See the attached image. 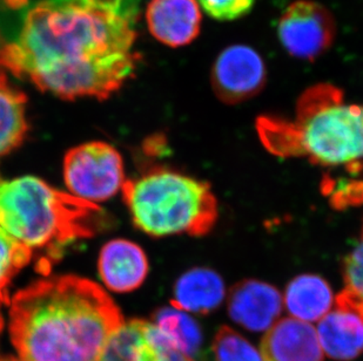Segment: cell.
Returning a JSON list of instances; mask_svg holds the SVG:
<instances>
[{"mask_svg":"<svg viewBox=\"0 0 363 361\" xmlns=\"http://www.w3.org/2000/svg\"><path fill=\"white\" fill-rule=\"evenodd\" d=\"M228 314L252 332L268 331L279 321L284 297L277 287L257 280H241L228 293Z\"/></svg>","mask_w":363,"mask_h":361,"instance_id":"obj_11","label":"cell"},{"mask_svg":"<svg viewBox=\"0 0 363 361\" xmlns=\"http://www.w3.org/2000/svg\"><path fill=\"white\" fill-rule=\"evenodd\" d=\"M23 1H24V0H13V3H16L17 4H23Z\"/></svg>","mask_w":363,"mask_h":361,"instance_id":"obj_26","label":"cell"},{"mask_svg":"<svg viewBox=\"0 0 363 361\" xmlns=\"http://www.w3.org/2000/svg\"><path fill=\"white\" fill-rule=\"evenodd\" d=\"M64 180L74 197L89 203L104 202L123 189L121 155L105 142H89L69 150L64 160Z\"/></svg>","mask_w":363,"mask_h":361,"instance_id":"obj_6","label":"cell"},{"mask_svg":"<svg viewBox=\"0 0 363 361\" xmlns=\"http://www.w3.org/2000/svg\"><path fill=\"white\" fill-rule=\"evenodd\" d=\"M318 337L325 355L350 361L363 353V304L342 290L334 306L319 321Z\"/></svg>","mask_w":363,"mask_h":361,"instance_id":"obj_10","label":"cell"},{"mask_svg":"<svg viewBox=\"0 0 363 361\" xmlns=\"http://www.w3.org/2000/svg\"><path fill=\"white\" fill-rule=\"evenodd\" d=\"M146 21L157 40L171 47H182L199 35L202 16L196 0H151Z\"/></svg>","mask_w":363,"mask_h":361,"instance_id":"obj_12","label":"cell"},{"mask_svg":"<svg viewBox=\"0 0 363 361\" xmlns=\"http://www.w3.org/2000/svg\"><path fill=\"white\" fill-rule=\"evenodd\" d=\"M225 296V283L219 273L194 268L177 280L172 306L184 312L208 314L221 305Z\"/></svg>","mask_w":363,"mask_h":361,"instance_id":"obj_15","label":"cell"},{"mask_svg":"<svg viewBox=\"0 0 363 361\" xmlns=\"http://www.w3.org/2000/svg\"><path fill=\"white\" fill-rule=\"evenodd\" d=\"M98 361H194L155 326L133 319L123 321Z\"/></svg>","mask_w":363,"mask_h":361,"instance_id":"obj_9","label":"cell"},{"mask_svg":"<svg viewBox=\"0 0 363 361\" xmlns=\"http://www.w3.org/2000/svg\"><path fill=\"white\" fill-rule=\"evenodd\" d=\"M141 0H39L7 42V71L62 99H106L135 69Z\"/></svg>","mask_w":363,"mask_h":361,"instance_id":"obj_1","label":"cell"},{"mask_svg":"<svg viewBox=\"0 0 363 361\" xmlns=\"http://www.w3.org/2000/svg\"><path fill=\"white\" fill-rule=\"evenodd\" d=\"M264 361H323L315 327L288 317L277 321L261 340Z\"/></svg>","mask_w":363,"mask_h":361,"instance_id":"obj_13","label":"cell"},{"mask_svg":"<svg viewBox=\"0 0 363 361\" xmlns=\"http://www.w3.org/2000/svg\"><path fill=\"white\" fill-rule=\"evenodd\" d=\"M345 291L363 304V227L353 249L343 260Z\"/></svg>","mask_w":363,"mask_h":361,"instance_id":"obj_21","label":"cell"},{"mask_svg":"<svg viewBox=\"0 0 363 361\" xmlns=\"http://www.w3.org/2000/svg\"><path fill=\"white\" fill-rule=\"evenodd\" d=\"M216 361H264L260 352L237 331L220 327L213 340Z\"/></svg>","mask_w":363,"mask_h":361,"instance_id":"obj_20","label":"cell"},{"mask_svg":"<svg viewBox=\"0 0 363 361\" xmlns=\"http://www.w3.org/2000/svg\"><path fill=\"white\" fill-rule=\"evenodd\" d=\"M155 325L177 348L193 358L202 344L201 328L189 314L175 307H162L155 314Z\"/></svg>","mask_w":363,"mask_h":361,"instance_id":"obj_18","label":"cell"},{"mask_svg":"<svg viewBox=\"0 0 363 361\" xmlns=\"http://www.w3.org/2000/svg\"><path fill=\"white\" fill-rule=\"evenodd\" d=\"M332 287L323 277L301 275L286 287L284 305L291 318L305 323L320 321L334 306Z\"/></svg>","mask_w":363,"mask_h":361,"instance_id":"obj_16","label":"cell"},{"mask_svg":"<svg viewBox=\"0 0 363 361\" xmlns=\"http://www.w3.org/2000/svg\"><path fill=\"white\" fill-rule=\"evenodd\" d=\"M99 214L98 205L35 176L0 178V227L32 253L58 257L62 248L94 234Z\"/></svg>","mask_w":363,"mask_h":361,"instance_id":"obj_4","label":"cell"},{"mask_svg":"<svg viewBox=\"0 0 363 361\" xmlns=\"http://www.w3.org/2000/svg\"><path fill=\"white\" fill-rule=\"evenodd\" d=\"M31 250L11 237L0 227V304L9 299V287L14 276L31 262Z\"/></svg>","mask_w":363,"mask_h":361,"instance_id":"obj_19","label":"cell"},{"mask_svg":"<svg viewBox=\"0 0 363 361\" xmlns=\"http://www.w3.org/2000/svg\"><path fill=\"white\" fill-rule=\"evenodd\" d=\"M28 132L26 96L0 71V157L17 148Z\"/></svg>","mask_w":363,"mask_h":361,"instance_id":"obj_17","label":"cell"},{"mask_svg":"<svg viewBox=\"0 0 363 361\" xmlns=\"http://www.w3.org/2000/svg\"><path fill=\"white\" fill-rule=\"evenodd\" d=\"M257 135L264 148L282 159L302 157L329 171H339L323 188L334 208L363 203V105L348 103L332 84H318L298 98L293 119L262 115Z\"/></svg>","mask_w":363,"mask_h":361,"instance_id":"obj_3","label":"cell"},{"mask_svg":"<svg viewBox=\"0 0 363 361\" xmlns=\"http://www.w3.org/2000/svg\"><path fill=\"white\" fill-rule=\"evenodd\" d=\"M278 35L282 47L291 57L313 62L334 42L335 21L321 4L298 0L284 11L279 21Z\"/></svg>","mask_w":363,"mask_h":361,"instance_id":"obj_7","label":"cell"},{"mask_svg":"<svg viewBox=\"0 0 363 361\" xmlns=\"http://www.w3.org/2000/svg\"><path fill=\"white\" fill-rule=\"evenodd\" d=\"M211 81L213 91L223 103L237 105L262 91L267 81V69L254 48L232 45L218 55Z\"/></svg>","mask_w":363,"mask_h":361,"instance_id":"obj_8","label":"cell"},{"mask_svg":"<svg viewBox=\"0 0 363 361\" xmlns=\"http://www.w3.org/2000/svg\"><path fill=\"white\" fill-rule=\"evenodd\" d=\"M133 223L153 237H201L219 217L216 195L203 180L168 169L150 171L123 185Z\"/></svg>","mask_w":363,"mask_h":361,"instance_id":"obj_5","label":"cell"},{"mask_svg":"<svg viewBox=\"0 0 363 361\" xmlns=\"http://www.w3.org/2000/svg\"><path fill=\"white\" fill-rule=\"evenodd\" d=\"M213 19L230 21L250 13L255 0H196Z\"/></svg>","mask_w":363,"mask_h":361,"instance_id":"obj_22","label":"cell"},{"mask_svg":"<svg viewBox=\"0 0 363 361\" xmlns=\"http://www.w3.org/2000/svg\"><path fill=\"white\" fill-rule=\"evenodd\" d=\"M0 361H23L16 358H0Z\"/></svg>","mask_w":363,"mask_h":361,"instance_id":"obj_24","label":"cell"},{"mask_svg":"<svg viewBox=\"0 0 363 361\" xmlns=\"http://www.w3.org/2000/svg\"><path fill=\"white\" fill-rule=\"evenodd\" d=\"M148 269L144 250L126 239L111 241L100 253V277L114 292H130L138 289L146 280Z\"/></svg>","mask_w":363,"mask_h":361,"instance_id":"obj_14","label":"cell"},{"mask_svg":"<svg viewBox=\"0 0 363 361\" xmlns=\"http://www.w3.org/2000/svg\"><path fill=\"white\" fill-rule=\"evenodd\" d=\"M7 42L0 35V71H6L5 66V55H6Z\"/></svg>","mask_w":363,"mask_h":361,"instance_id":"obj_23","label":"cell"},{"mask_svg":"<svg viewBox=\"0 0 363 361\" xmlns=\"http://www.w3.org/2000/svg\"><path fill=\"white\" fill-rule=\"evenodd\" d=\"M123 324L112 298L80 277L39 280L11 300V339L23 361H98Z\"/></svg>","mask_w":363,"mask_h":361,"instance_id":"obj_2","label":"cell"},{"mask_svg":"<svg viewBox=\"0 0 363 361\" xmlns=\"http://www.w3.org/2000/svg\"><path fill=\"white\" fill-rule=\"evenodd\" d=\"M3 326H4L3 317H1V314H0V332H1V330H3Z\"/></svg>","mask_w":363,"mask_h":361,"instance_id":"obj_25","label":"cell"}]
</instances>
